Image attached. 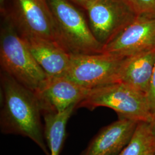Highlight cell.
I'll return each instance as SVG.
<instances>
[{
	"instance_id": "obj_8",
	"label": "cell",
	"mask_w": 155,
	"mask_h": 155,
	"mask_svg": "<svg viewBox=\"0 0 155 155\" xmlns=\"http://www.w3.org/2000/svg\"><path fill=\"white\" fill-rule=\"evenodd\" d=\"M155 46V17H139L116 38L104 45L101 54L125 58Z\"/></svg>"
},
{
	"instance_id": "obj_7",
	"label": "cell",
	"mask_w": 155,
	"mask_h": 155,
	"mask_svg": "<svg viewBox=\"0 0 155 155\" xmlns=\"http://www.w3.org/2000/svg\"><path fill=\"white\" fill-rule=\"evenodd\" d=\"M124 59L104 54L71 55L64 77L89 90L118 82Z\"/></svg>"
},
{
	"instance_id": "obj_3",
	"label": "cell",
	"mask_w": 155,
	"mask_h": 155,
	"mask_svg": "<svg viewBox=\"0 0 155 155\" xmlns=\"http://www.w3.org/2000/svg\"><path fill=\"white\" fill-rule=\"evenodd\" d=\"M57 41L71 55L101 54L103 46L92 33L82 8L70 0H47Z\"/></svg>"
},
{
	"instance_id": "obj_16",
	"label": "cell",
	"mask_w": 155,
	"mask_h": 155,
	"mask_svg": "<svg viewBox=\"0 0 155 155\" xmlns=\"http://www.w3.org/2000/svg\"><path fill=\"white\" fill-rule=\"evenodd\" d=\"M150 109L155 118V66L150 82L148 91L147 94Z\"/></svg>"
},
{
	"instance_id": "obj_14",
	"label": "cell",
	"mask_w": 155,
	"mask_h": 155,
	"mask_svg": "<svg viewBox=\"0 0 155 155\" xmlns=\"http://www.w3.org/2000/svg\"><path fill=\"white\" fill-rule=\"evenodd\" d=\"M151 122H139L129 142L117 155H155Z\"/></svg>"
},
{
	"instance_id": "obj_11",
	"label": "cell",
	"mask_w": 155,
	"mask_h": 155,
	"mask_svg": "<svg viewBox=\"0 0 155 155\" xmlns=\"http://www.w3.org/2000/svg\"><path fill=\"white\" fill-rule=\"evenodd\" d=\"M139 122L124 118L102 128L81 155H117L129 142Z\"/></svg>"
},
{
	"instance_id": "obj_9",
	"label": "cell",
	"mask_w": 155,
	"mask_h": 155,
	"mask_svg": "<svg viewBox=\"0 0 155 155\" xmlns=\"http://www.w3.org/2000/svg\"><path fill=\"white\" fill-rule=\"evenodd\" d=\"M89 91L66 78L61 77L48 78L43 87L35 93L43 115L45 113H59L72 106H77Z\"/></svg>"
},
{
	"instance_id": "obj_18",
	"label": "cell",
	"mask_w": 155,
	"mask_h": 155,
	"mask_svg": "<svg viewBox=\"0 0 155 155\" xmlns=\"http://www.w3.org/2000/svg\"><path fill=\"white\" fill-rule=\"evenodd\" d=\"M151 125H152V132L153 134L154 137V140H155V118L153 120V121L151 122Z\"/></svg>"
},
{
	"instance_id": "obj_15",
	"label": "cell",
	"mask_w": 155,
	"mask_h": 155,
	"mask_svg": "<svg viewBox=\"0 0 155 155\" xmlns=\"http://www.w3.org/2000/svg\"><path fill=\"white\" fill-rule=\"evenodd\" d=\"M140 16L155 17V0H127Z\"/></svg>"
},
{
	"instance_id": "obj_13",
	"label": "cell",
	"mask_w": 155,
	"mask_h": 155,
	"mask_svg": "<svg viewBox=\"0 0 155 155\" xmlns=\"http://www.w3.org/2000/svg\"><path fill=\"white\" fill-rule=\"evenodd\" d=\"M76 107V106H72L61 113H45L43 114L45 140L50 155H59L66 137L67 124Z\"/></svg>"
},
{
	"instance_id": "obj_19",
	"label": "cell",
	"mask_w": 155,
	"mask_h": 155,
	"mask_svg": "<svg viewBox=\"0 0 155 155\" xmlns=\"http://www.w3.org/2000/svg\"><path fill=\"white\" fill-rule=\"evenodd\" d=\"M6 0H0V9H1L5 4Z\"/></svg>"
},
{
	"instance_id": "obj_2",
	"label": "cell",
	"mask_w": 155,
	"mask_h": 155,
	"mask_svg": "<svg viewBox=\"0 0 155 155\" xmlns=\"http://www.w3.org/2000/svg\"><path fill=\"white\" fill-rule=\"evenodd\" d=\"M1 70L24 86L36 92L43 87L48 77L10 20L4 15L1 14Z\"/></svg>"
},
{
	"instance_id": "obj_17",
	"label": "cell",
	"mask_w": 155,
	"mask_h": 155,
	"mask_svg": "<svg viewBox=\"0 0 155 155\" xmlns=\"http://www.w3.org/2000/svg\"><path fill=\"white\" fill-rule=\"evenodd\" d=\"M75 5L86 11L95 0H70Z\"/></svg>"
},
{
	"instance_id": "obj_10",
	"label": "cell",
	"mask_w": 155,
	"mask_h": 155,
	"mask_svg": "<svg viewBox=\"0 0 155 155\" xmlns=\"http://www.w3.org/2000/svg\"><path fill=\"white\" fill-rule=\"evenodd\" d=\"M35 59L48 78L64 77L71 54L55 40L38 37H22Z\"/></svg>"
},
{
	"instance_id": "obj_6",
	"label": "cell",
	"mask_w": 155,
	"mask_h": 155,
	"mask_svg": "<svg viewBox=\"0 0 155 155\" xmlns=\"http://www.w3.org/2000/svg\"><path fill=\"white\" fill-rule=\"evenodd\" d=\"M85 11L92 33L103 47L139 17L127 0H95Z\"/></svg>"
},
{
	"instance_id": "obj_12",
	"label": "cell",
	"mask_w": 155,
	"mask_h": 155,
	"mask_svg": "<svg viewBox=\"0 0 155 155\" xmlns=\"http://www.w3.org/2000/svg\"><path fill=\"white\" fill-rule=\"evenodd\" d=\"M155 66V46L125 58L118 81L147 95Z\"/></svg>"
},
{
	"instance_id": "obj_5",
	"label": "cell",
	"mask_w": 155,
	"mask_h": 155,
	"mask_svg": "<svg viewBox=\"0 0 155 155\" xmlns=\"http://www.w3.org/2000/svg\"><path fill=\"white\" fill-rule=\"evenodd\" d=\"M0 11L21 37H38L58 42L47 0H6Z\"/></svg>"
},
{
	"instance_id": "obj_4",
	"label": "cell",
	"mask_w": 155,
	"mask_h": 155,
	"mask_svg": "<svg viewBox=\"0 0 155 155\" xmlns=\"http://www.w3.org/2000/svg\"><path fill=\"white\" fill-rule=\"evenodd\" d=\"M107 107L115 111L119 118L138 122H152L154 117L150 109L147 95L125 83L118 82L90 90L77 108L93 110Z\"/></svg>"
},
{
	"instance_id": "obj_1",
	"label": "cell",
	"mask_w": 155,
	"mask_h": 155,
	"mask_svg": "<svg viewBox=\"0 0 155 155\" xmlns=\"http://www.w3.org/2000/svg\"><path fill=\"white\" fill-rule=\"evenodd\" d=\"M0 82L2 133L28 137L50 155L41 121L42 111L35 93L2 70Z\"/></svg>"
}]
</instances>
